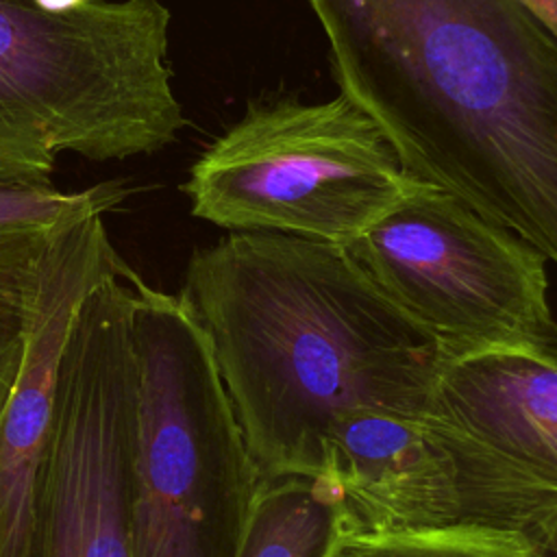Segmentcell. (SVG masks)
Wrapping results in <instances>:
<instances>
[{
  "label": "cell",
  "mask_w": 557,
  "mask_h": 557,
  "mask_svg": "<svg viewBox=\"0 0 557 557\" xmlns=\"http://www.w3.org/2000/svg\"><path fill=\"white\" fill-rule=\"evenodd\" d=\"M405 170L557 263V33L524 0H309Z\"/></svg>",
  "instance_id": "cell-1"
},
{
  "label": "cell",
  "mask_w": 557,
  "mask_h": 557,
  "mask_svg": "<svg viewBox=\"0 0 557 557\" xmlns=\"http://www.w3.org/2000/svg\"><path fill=\"white\" fill-rule=\"evenodd\" d=\"M178 294L207 337L257 481L320 476L346 416L431 411L442 344L342 244L235 231L189 257Z\"/></svg>",
  "instance_id": "cell-2"
},
{
  "label": "cell",
  "mask_w": 557,
  "mask_h": 557,
  "mask_svg": "<svg viewBox=\"0 0 557 557\" xmlns=\"http://www.w3.org/2000/svg\"><path fill=\"white\" fill-rule=\"evenodd\" d=\"M159 0L48 9L0 0V161L44 172L59 152L150 154L185 126Z\"/></svg>",
  "instance_id": "cell-3"
},
{
  "label": "cell",
  "mask_w": 557,
  "mask_h": 557,
  "mask_svg": "<svg viewBox=\"0 0 557 557\" xmlns=\"http://www.w3.org/2000/svg\"><path fill=\"white\" fill-rule=\"evenodd\" d=\"M133 557H237L257 474L207 337L181 294L131 278Z\"/></svg>",
  "instance_id": "cell-4"
},
{
  "label": "cell",
  "mask_w": 557,
  "mask_h": 557,
  "mask_svg": "<svg viewBox=\"0 0 557 557\" xmlns=\"http://www.w3.org/2000/svg\"><path fill=\"white\" fill-rule=\"evenodd\" d=\"M374 117L346 94L248 107L191 165V213L231 231L348 244L418 183Z\"/></svg>",
  "instance_id": "cell-5"
},
{
  "label": "cell",
  "mask_w": 557,
  "mask_h": 557,
  "mask_svg": "<svg viewBox=\"0 0 557 557\" xmlns=\"http://www.w3.org/2000/svg\"><path fill=\"white\" fill-rule=\"evenodd\" d=\"M342 246L394 305L437 337L444 359L487 348L557 357L548 259L442 187L418 181Z\"/></svg>",
  "instance_id": "cell-6"
},
{
  "label": "cell",
  "mask_w": 557,
  "mask_h": 557,
  "mask_svg": "<svg viewBox=\"0 0 557 557\" xmlns=\"http://www.w3.org/2000/svg\"><path fill=\"white\" fill-rule=\"evenodd\" d=\"M133 272L124 263L102 278L70 326L30 557H133Z\"/></svg>",
  "instance_id": "cell-7"
},
{
  "label": "cell",
  "mask_w": 557,
  "mask_h": 557,
  "mask_svg": "<svg viewBox=\"0 0 557 557\" xmlns=\"http://www.w3.org/2000/svg\"><path fill=\"white\" fill-rule=\"evenodd\" d=\"M318 479L335 494L342 531L483 527L531 540L557 516V485L435 411L346 416Z\"/></svg>",
  "instance_id": "cell-8"
},
{
  "label": "cell",
  "mask_w": 557,
  "mask_h": 557,
  "mask_svg": "<svg viewBox=\"0 0 557 557\" xmlns=\"http://www.w3.org/2000/svg\"><path fill=\"white\" fill-rule=\"evenodd\" d=\"M124 263L109 239L104 213L63 224L48 248L26 357L0 413V557H30L67 333L83 298Z\"/></svg>",
  "instance_id": "cell-9"
},
{
  "label": "cell",
  "mask_w": 557,
  "mask_h": 557,
  "mask_svg": "<svg viewBox=\"0 0 557 557\" xmlns=\"http://www.w3.org/2000/svg\"><path fill=\"white\" fill-rule=\"evenodd\" d=\"M431 411L557 485V357L487 348L444 359Z\"/></svg>",
  "instance_id": "cell-10"
},
{
  "label": "cell",
  "mask_w": 557,
  "mask_h": 557,
  "mask_svg": "<svg viewBox=\"0 0 557 557\" xmlns=\"http://www.w3.org/2000/svg\"><path fill=\"white\" fill-rule=\"evenodd\" d=\"M339 531V507L322 479L259 481L237 557H326Z\"/></svg>",
  "instance_id": "cell-11"
},
{
  "label": "cell",
  "mask_w": 557,
  "mask_h": 557,
  "mask_svg": "<svg viewBox=\"0 0 557 557\" xmlns=\"http://www.w3.org/2000/svg\"><path fill=\"white\" fill-rule=\"evenodd\" d=\"M63 224L0 231V413L17 383L46 255Z\"/></svg>",
  "instance_id": "cell-12"
},
{
  "label": "cell",
  "mask_w": 557,
  "mask_h": 557,
  "mask_svg": "<svg viewBox=\"0 0 557 557\" xmlns=\"http://www.w3.org/2000/svg\"><path fill=\"white\" fill-rule=\"evenodd\" d=\"M124 196L120 183L63 191L54 185L52 172L0 161V231L46 228L89 213H107Z\"/></svg>",
  "instance_id": "cell-13"
},
{
  "label": "cell",
  "mask_w": 557,
  "mask_h": 557,
  "mask_svg": "<svg viewBox=\"0 0 557 557\" xmlns=\"http://www.w3.org/2000/svg\"><path fill=\"white\" fill-rule=\"evenodd\" d=\"M326 557H531L522 533L503 529L339 531Z\"/></svg>",
  "instance_id": "cell-14"
},
{
  "label": "cell",
  "mask_w": 557,
  "mask_h": 557,
  "mask_svg": "<svg viewBox=\"0 0 557 557\" xmlns=\"http://www.w3.org/2000/svg\"><path fill=\"white\" fill-rule=\"evenodd\" d=\"M531 542V557H557V516L550 518Z\"/></svg>",
  "instance_id": "cell-15"
},
{
  "label": "cell",
  "mask_w": 557,
  "mask_h": 557,
  "mask_svg": "<svg viewBox=\"0 0 557 557\" xmlns=\"http://www.w3.org/2000/svg\"><path fill=\"white\" fill-rule=\"evenodd\" d=\"M557 33V0H524Z\"/></svg>",
  "instance_id": "cell-16"
},
{
  "label": "cell",
  "mask_w": 557,
  "mask_h": 557,
  "mask_svg": "<svg viewBox=\"0 0 557 557\" xmlns=\"http://www.w3.org/2000/svg\"><path fill=\"white\" fill-rule=\"evenodd\" d=\"M39 2L48 9H67V7H74V4L85 2V0H39Z\"/></svg>",
  "instance_id": "cell-17"
}]
</instances>
